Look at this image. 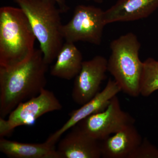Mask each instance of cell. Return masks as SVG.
<instances>
[{"label":"cell","instance_id":"3","mask_svg":"<svg viewBox=\"0 0 158 158\" xmlns=\"http://www.w3.org/2000/svg\"><path fill=\"white\" fill-rule=\"evenodd\" d=\"M25 13L48 65L63 44L62 11L55 0H13Z\"/></svg>","mask_w":158,"mask_h":158},{"label":"cell","instance_id":"7","mask_svg":"<svg viewBox=\"0 0 158 158\" xmlns=\"http://www.w3.org/2000/svg\"><path fill=\"white\" fill-rule=\"evenodd\" d=\"M135 118L122 109L118 97L116 95L104 110L88 116L75 126L100 141L127 126L135 124Z\"/></svg>","mask_w":158,"mask_h":158},{"label":"cell","instance_id":"2","mask_svg":"<svg viewBox=\"0 0 158 158\" xmlns=\"http://www.w3.org/2000/svg\"><path fill=\"white\" fill-rule=\"evenodd\" d=\"M36 37L20 8H0V67L14 66L34 52Z\"/></svg>","mask_w":158,"mask_h":158},{"label":"cell","instance_id":"9","mask_svg":"<svg viewBox=\"0 0 158 158\" xmlns=\"http://www.w3.org/2000/svg\"><path fill=\"white\" fill-rule=\"evenodd\" d=\"M121 91L120 86L115 80L109 79L105 88L100 91L93 98L82 105L78 109L73 110L69 114V118L65 124L49 136L46 140L48 143L56 144L63 134L73 127L83 119L106 109L110 101Z\"/></svg>","mask_w":158,"mask_h":158},{"label":"cell","instance_id":"1","mask_svg":"<svg viewBox=\"0 0 158 158\" xmlns=\"http://www.w3.org/2000/svg\"><path fill=\"white\" fill-rule=\"evenodd\" d=\"M48 64L40 49L28 59L9 67H0V116L5 118L23 102L45 88Z\"/></svg>","mask_w":158,"mask_h":158},{"label":"cell","instance_id":"6","mask_svg":"<svg viewBox=\"0 0 158 158\" xmlns=\"http://www.w3.org/2000/svg\"><path fill=\"white\" fill-rule=\"evenodd\" d=\"M62 108L53 92L44 88L37 96L18 105L9 114L8 119L0 117V136L4 138L8 135L18 127L34 125L40 116Z\"/></svg>","mask_w":158,"mask_h":158},{"label":"cell","instance_id":"17","mask_svg":"<svg viewBox=\"0 0 158 158\" xmlns=\"http://www.w3.org/2000/svg\"><path fill=\"white\" fill-rule=\"evenodd\" d=\"M59 8L61 9L62 11H65L68 9V6H66L65 3V0H55ZM88 1H91L92 2L97 3L100 4L103 2V0H88Z\"/></svg>","mask_w":158,"mask_h":158},{"label":"cell","instance_id":"11","mask_svg":"<svg viewBox=\"0 0 158 158\" xmlns=\"http://www.w3.org/2000/svg\"><path fill=\"white\" fill-rule=\"evenodd\" d=\"M142 140L134 124L129 125L99 141L102 157L129 158Z\"/></svg>","mask_w":158,"mask_h":158},{"label":"cell","instance_id":"15","mask_svg":"<svg viewBox=\"0 0 158 158\" xmlns=\"http://www.w3.org/2000/svg\"><path fill=\"white\" fill-rule=\"evenodd\" d=\"M143 62L140 95L147 97L158 90V61L149 58Z\"/></svg>","mask_w":158,"mask_h":158},{"label":"cell","instance_id":"8","mask_svg":"<svg viewBox=\"0 0 158 158\" xmlns=\"http://www.w3.org/2000/svg\"><path fill=\"white\" fill-rule=\"evenodd\" d=\"M107 64L108 60L101 56L83 61L81 69L75 78L72 92L76 103L82 106L99 92L102 82L106 78Z\"/></svg>","mask_w":158,"mask_h":158},{"label":"cell","instance_id":"4","mask_svg":"<svg viewBox=\"0 0 158 158\" xmlns=\"http://www.w3.org/2000/svg\"><path fill=\"white\" fill-rule=\"evenodd\" d=\"M141 43L135 34L128 33L110 43L111 53L108 71L120 86L121 91L132 97L140 95L144 62L139 54Z\"/></svg>","mask_w":158,"mask_h":158},{"label":"cell","instance_id":"13","mask_svg":"<svg viewBox=\"0 0 158 158\" xmlns=\"http://www.w3.org/2000/svg\"><path fill=\"white\" fill-rule=\"evenodd\" d=\"M0 151L9 158H60L55 144L46 141L43 143L32 144L1 138Z\"/></svg>","mask_w":158,"mask_h":158},{"label":"cell","instance_id":"12","mask_svg":"<svg viewBox=\"0 0 158 158\" xmlns=\"http://www.w3.org/2000/svg\"><path fill=\"white\" fill-rule=\"evenodd\" d=\"M158 8V0H118L104 11L106 24L146 18Z\"/></svg>","mask_w":158,"mask_h":158},{"label":"cell","instance_id":"16","mask_svg":"<svg viewBox=\"0 0 158 158\" xmlns=\"http://www.w3.org/2000/svg\"><path fill=\"white\" fill-rule=\"evenodd\" d=\"M129 158H158V148L144 138Z\"/></svg>","mask_w":158,"mask_h":158},{"label":"cell","instance_id":"5","mask_svg":"<svg viewBox=\"0 0 158 158\" xmlns=\"http://www.w3.org/2000/svg\"><path fill=\"white\" fill-rule=\"evenodd\" d=\"M104 11L95 6L80 5L73 16L63 25L62 34L65 41H84L96 45L101 44L105 26Z\"/></svg>","mask_w":158,"mask_h":158},{"label":"cell","instance_id":"10","mask_svg":"<svg viewBox=\"0 0 158 158\" xmlns=\"http://www.w3.org/2000/svg\"><path fill=\"white\" fill-rule=\"evenodd\" d=\"M59 142L57 149L60 158L102 157L99 141L76 126Z\"/></svg>","mask_w":158,"mask_h":158},{"label":"cell","instance_id":"14","mask_svg":"<svg viewBox=\"0 0 158 158\" xmlns=\"http://www.w3.org/2000/svg\"><path fill=\"white\" fill-rule=\"evenodd\" d=\"M51 69L52 76L70 80L78 74L83 63V56L74 43L65 41L56 58Z\"/></svg>","mask_w":158,"mask_h":158}]
</instances>
